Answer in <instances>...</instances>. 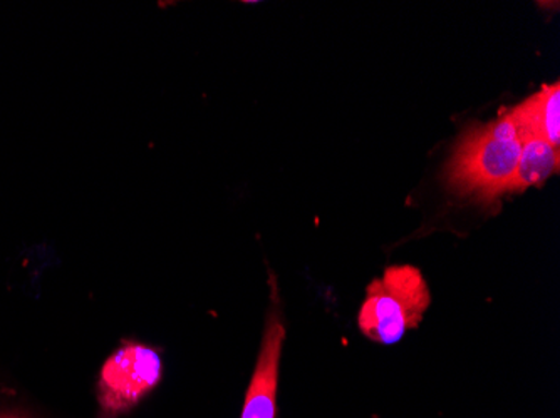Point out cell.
I'll use <instances>...</instances> for the list:
<instances>
[{
    "label": "cell",
    "mask_w": 560,
    "mask_h": 418,
    "mask_svg": "<svg viewBox=\"0 0 560 418\" xmlns=\"http://www.w3.org/2000/svg\"><path fill=\"white\" fill-rule=\"evenodd\" d=\"M506 111L511 112L518 134H537L560 151L559 83L544 84L539 93Z\"/></svg>",
    "instance_id": "cell-5"
},
{
    "label": "cell",
    "mask_w": 560,
    "mask_h": 418,
    "mask_svg": "<svg viewBox=\"0 0 560 418\" xmlns=\"http://www.w3.org/2000/svg\"><path fill=\"white\" fill-rule=\"evenodd\" d=\"M270 308L267 311L266 329L256 370L252 373L250 385L245 394L244 410L241 418H276L277 385H279V365L284 347L285 326L280 310L279 291L276 282L270 285Z\"/></svg>",
    "instance_id": "cell-4"
},
{
    "label": "cell",
    "mask_w": 560,
    "mask_h": 418,
    "mask_svg": "<svg viewBox=\"0 0 560 418\" xmlns=\"http://www.w3.org/2000/svg\"><path fill=\"white\" fill-rule=\"evenodd\" d=\"M430 304V288L420 270L388 266L368 286L358 325L374 344L395 345L408 330L420 325Z\"/></svg>",
    "instance_id": "cell-2"
},
{
    "label": "cell",
    "mask_w": 560,
    "mask_h": 418,
    "mask_svg": "<svg viewBox=\"0 0 560 418\" xmlns=\"http://www.w3.org/2000/svg\"><path fill=\"white\" fill-rule=\"evenodd\" d=\"M521 150L517 126L509 111L487 124L470 126L446 163V187L458 196L493 204L509 194Z\"/></svg>",
    "instance_id": "cell-1"
},
{
    "label": "cell",
    "mask_w": 560,
    "mask_h": 418,
    "mask_svg": "<svg viewBox=\"0 0 560 418\" xmlns=\"http://www.w3.org/2000/svg\"><path fill=\"white\" fill-rule=\"evenodd\" d=\"M0 418H43L34 411L33 405L22 397L21 392L0 379Z\"/></svg>",
    "instance_id": "cell-7"
},
{
    "label": "cell",
    "mask_w": 560,
    "mask_h": 418,
    "mask_svg": "<svg viewBox=\"0 0 560 418\" xmlns=\"http://www.w3.org/2000/svg\"><path fill=\"white\" fill-rule=\"evenodd\" d=\"M521 158L517 171L512 179L509 194L522 193L532 187H540L553 172L559 171L560 151L550 146L544 138L537 134L521 133Z\"/></svg>",
    "instance_id": "cell-6"
},
{
    "label": "cell",
    "mask_w": 560,
    "mask_h": 418,
    "mask_svg": "<svg viewBox=\"0 0 560 418\" xmlns=\"http://www.w3.org/2000/svg\"><path fill=\"white\" fill-rule=\"evenodd\" d=\"M162 380V350L141 339L122 338L97 377L100 418H119L133 410Z\"/></svg>",
    "instance_id": "cell-3"
}]
</instances>
